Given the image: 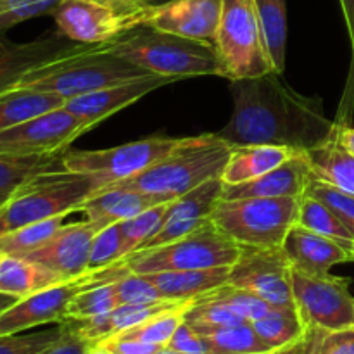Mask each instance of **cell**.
Returning a JSON list of instances; mask_svg holds the SVG:
<instances>
[{"label": "cell", "mask_w": 354, "mask_h": 354, "mask_svg": "<svg viewBox=\"0 0 354 354\" xmlns=\"http://www.w3.org/2000/svg\"><path fill=\"white\" fill-rule=\"evenodd\" d=\"M234 113L218 137L237 145H282L306 152L337 137L339 124L324 113L318 97L297 93L270 71L256 78L234 80Z\"/></svg>", "instance_id": "1"}, {"label": "cell", "mask_w": 354, "mask_h": 354, "mask_svg": "<svg viewBox=\"0 0 354 354\" xmlns=\"http://www.w3.org/2000/svg\"><path fill=\"white\" fill-rule=\"evenodd\" d=\"M106 47L131 64L175 82L192 76L227 78L214 44L178 37L151 26L131 28L106 44Z\"/></svg>", "instance_id": "2"}, {"label": "cell", "mask_w": 354, "mask_h": 354, "mask_svg": "<svg viewBox=\"0 0 354 354\" xmlns=\"http://www.w3.org/2000/svg\"><path fill=\"white\" fill-rule=\"evenodd\" d=\"M230 152L232 145L216 133L183 137L182 144L156 165L102 189H133L175 201L207 180L221 178Z\"/></svg>", "instance_id": "3"}, {"label": "cell", "mask_w": 354, "mask_h": 354, "mask_svg": "<svg viewBox=\"0 0 354 354\" xmlns=\"http://www.w3.org/2000/svg\"><path fill=\"white\" fill-rule=\"evenodd\" d=\"M149 75L152 73L111 52L106 44L88 45L83 50L33 69L16 88L40 90L68 100Z\"/></svg>", "instance_id": "4"}, {"label": "cell", "mask_w": 354, "mask_h": 354, "mask_svg": "<svg viewBox=\"0 0 354 354\" xmlns=\"http://www.w3.org/2000/svg\"><path fill=\"white\" fill-rule=\"evenodd\" d=\"M301 197L221 199L211 214L218 230L242 248H282L297 223Z\"/></svg>", "instance_id": "5"}, {"label": "cell", "mask_w": 354, "mask_h": 354, "mask_svg": "<svg viewBox=\"0 0 354 354\" xmlns=\"http://www.w3.org/2000/svg\"><path fill=\"white\" fill-rule=\"evenodd\" d=\"M242 254V245L204 221L190 234L151 249H140L121 261L133 273L175 272V270H209L234 266Z\"/></svg>", "instance_id": "6"}, {"label": "cell", "mask_w": 354, "mask_h": 354, "mask_svg": "<svg viewBox=\"0 0 354 354\" xmlns=\"http://www.w3.org/2000/svg\"><path fill=\"white\" fill-rule=\"evenodd\" d=\"M99 189L100 182L93 176L66 169L37 176L6 204L7 228L16 230L35 221L68 216Z\"/></svg>", "instance_id": "7"}, {"label": "cell", "mask_w": 354, "mask_h": 354, "mask_svg": "<svg viewBox=\"0 0 354 354\" xmlns=\"http://www.w3.org/2000/svg\"><path fill=\"white\" fill-rule=\"evenodd\" d=\"M214 47L230 82L273 71L254 0H223Z\"/></svg>", "instance_id": "8"}, {"label": "cell", "mask_w": 354, "mask_h": 354, "mask_svg": "<svg viewBox=\"0 0 354 354\" xmlns=\"http://www.w3.org/2000/svg\"><path fill=\"white\" fill-rule=\"evenodd\" d=\"M128 272L130 270L124 266V263L118 261L116 265L107 266V268L88 270L76 279L66 280L57 286L21 297L9 310L0 315V335L21 334L40 325H59L66 318V311L71 301L82 290L97 283L116 282Z\"/></svg>", "instance_id": "9"}, {"label": "cell", "mask_w": 354, "mask_h": 354, "mask_svg": "<svg viewBox=\"0 0 354 354\" xmlns=\"http://www.w3.org/2000/svg\"><path fill=\"white\" fill-rule=\"evenodd\" d=\"M183 138L151 137L97 151H66L62 154L66 171L90 175L100 182V189L109 183L138 175L159 159L175 151Z\"/></svg>", "instance_id": "10"}, {"label": "cell", "mask_w": 354, "mask_h": 354, "mask_svg": "<svg viewBox=\"0 0 354 354\" xmlns=\"http://www.w3.org/2000/svg\"><path fill=\"white\" fill-rule=\"evenodd\" d=\"M351 279L334 275H306L292 270V297L297 313L308 328L344 330L354 328Z\"/></svg>", "instance_id": "11"}, {"label": "cell", "mask_w": 354, "mask_h": 354, "mask_svg": "<svg viewBox=\"0 0 354 354\" xmlns=\"http://www.w3.org/2000/svg\"><path fill=\"white\" fill-rule=\"evenodd\" d=\"M228 283L256 294L272 308H296L292 266L282 248H242Z\"/></svg>", "instance_id": "12"}, {"label": "cell", "mask_w": 354, "mask_h": 354, "mask_svg": "<svg viewBox=\"0 0 354 354\" xmlns=\"http://www.w3.org/2000/svg\"><path fill=\"white\" fill-rule=\"evenodd\" d=\"M86 131L82 121L62 106L0 131V154H64L69 145Z\"/></svg>", "instance_id": "13"}, {"label": "cell", "mask_w": 354, "mask_h": 354, "mask_svg": "<svg viewBox=\"0 0 354 354\" xmlns=\"http://www.w3.org/2000/svg\"><path fill=\"white\" fill-rule=\"evenodd\" d=\"M223 0H166L147 6L138 16L140 26L214 44Z\"/></svg>", "instance_id": "14"}, {"label": "cell", "mask_w": 354, "mask_h": 354, "mask_svg": "<svg viewBox=\"0 0 354 354\" xmlns=\"http://www.w3.org/2000/svg\"><path fill=\"white\" fill-rule=\"evenodd\" d=\"M52 16L59 33L83 45L109 44L135 28L133 21L95 0H61Z\"/></svg>", "instance_id": "15"}, {"label": "cell", "mask_w": 354, "mask_h": 354, "mask_svg": "<svg viewBox=\"0 0 354 354\" xmlns=\"http://www.w3.org/2000/svg\"><path fill=\"white\" fill-rule=\"evenodd\" d=\"M99 230L102 228L90 220L62 225L44 245L23 258L45 266L64 280L76 279L88 272L90 249Z\"/></svg>", "instance_id": "16"}, {"label": "cell", "mask_w": 354, "mask_h": 354, "mask_svg": "<svg viewBox=\"0 0 354 354\" xmlns=\"http://www.w3.org/2000/svg\"><path fill=\"white\" fill-rule=\"evenodd\" d=\"M88 45L76 44L64 35H48L31 41L7 40L0 37V93L16 88L17 83L30 71L83 50Z\"/></svg>", "instance_id": "17"}, {"label": "cell", "mask_w": 354, "mask_h": 354, "mask_svg": "<svg viewBox=\"0 0 354 354\" xmlns=\"http://www.w3.org/2000/svg\"><path fill=\"white\" fill-rule=\"evenodd\" d=\"M171 82H175V80L161 75L142 76V78L128 80V82L118 83V85L73 97V99L66 100L64 107L82 121L86 130H92L93 127L106 121L118 111L131 106L147 93L154 92V90L161 88Z\"/></svg>", "instance_id": "18"}, {"label": "cell", "mask_w": 354, "mask_h": 354, "mask_svg": "<svg viewBox=\"0 0 354 354\" xmlns=\"http://www.w3.org/2000/svg\"><path fill=\"white\" fill-rule=\"evenodd\" d=\"M221 192H223V180L211 178L190 192L176 197L169 203L162 227L142 249L168 244L196 230L204 221L209 220L216 204L221 201Z\"/></svg>", "instance_id": "19"}, {"label": "cell", "mask_w": 354, "mask_h": 354, "mask_svg": "<svg viewBox=\"0 0 354 354\" xmlns=\"http://www.w3.org/2000/svg\"><path fill=\"white\" fill-rule=\"evenodd\" d=\"M283 254L289 259L292 270L306 275H328L332 266L354 261L351 251L341 242L294 225L282 242Z\"/></svg>", "instance_id": "20"}, {"label": "cell", "mask_w": 354, "mask_h": 354, "mask_svg": "<svg viewBox=\"0 0 354 354\" xmlns=\"http://www.w3.org/2000/svg\"><path fill=\"white\" fill-rule=\"evenodd\" d=\"M313 171L304 152H296L279 168L249 182L225 185L221 199H249V197H303Z\"/></svg>", "instance_id": "21"}, {"label": "cell", "mask_w": 354, "mask_h": 354, "mask_svg": "<svg viewBox=\"0 0 354 354\" xmlns=\"http://www.w3.org/2000/svg\"><path fill=\"white\" fill-rule=\"evenodd\" d=\"M171 203L166 197L158 194L142 192L133 189H100L88 197L80 206L86 220L93 221L100 228L107 225L120 223V221L133 218L144 213L145 209L158 206V204Z\"/></svg>", "instance_id": "22"}, {"label": "cell", "mask_w": 354, "mask_h": 354, "mask_svg": "<svg viewBox=\"0 0 354 354\" xmlns=\"http://www.w3.org/2000/svg\"><path fill=\"white\" fill-rule=\"evenodd\" d=\"M297 151L282 145H237L232 147L221 180L225 185L249 182L289 161Z\"/></svg>", "instance_id": "23"}, {"label": "cell", "mask_w": 354, "mask_h": 354, "mask_svg": "<svg viewBox=\"0 0 354 354\" xmlns=\"http://www.w3.org/2000/svg\"><path fill=\"white\" fill-rule=\"evenodd\" d=\"M232 266L209 270H175V272L142 273L159 289L166 299L190 301L201 294L225 286L230 277Z\"/></svg>", "instance_id": "24"}, {"label": "cell", "mask_w": 354, "mask_h": 354, "mask_svg": "<svg viewBox=\"0 0 354 354\" xmlns=\"http://www.w3.org/2000/svg\"><path fill=\"white\" fill-rule=\"evenodd\" d=\"M61 282L66 280L57 273L23 256L2 254L0 259V292L3 294L21 299Z\"/></svg>", "instance_id": "25"}, {"label": "cell", "mask_w": 354, "mask_h": 354, "mask_svg": "<svg viewBox=\"0 0 354 354\" xmlns=\"http://www.w3.org/2000/svg\"><path fill=\"white\" fill-rule=\"evenodd\" d=\"M62 154L9 156L0 154V207L6 206L30 180L52 171H64Z\"/></svg>", "instance_id": "26"}, {"label": "cell", "mask_w": 354, "mask_h": 354, "mask_svg": "<svg viewBox=\"0 0 354 354\" xmlns=\"http://www.w3.org/2000/svg\"><path fill=\"white\" fill-rule=\"evenodd\" d=\"M304 154L313 176L354 196V152L346 149L337 137Z\"/></svg>", "instance_id": "27"}, {"label": "cell", "mask_w": 354, "mask_h": 354, "mask_svg": "<svg viewBox=\"0 0 354 354\" xmlns=\"http://www.w3.org/2000/svg\"><path fill=\"white\" fill-rule=\"evenodd\" d=\"M66 99L55 93L40 92L33 88H12L0 93V131L9 130L23 121L59 109Z\"/></svg>", "instance_id": "28"}, {"label": "cell", "mask_w": 354, "mask_h": 354, "mask_svg": "<svg viewBox=\"0 0 354 354\" xmlns=\"http://www.w3.org/2000/svg\"><path fill=\"white\" fill-rule=\"evenodd\" d=\"M254 9L273 71L282 75L287 50L286 0H254Z\"/></svg>", "instance_id": "29"}, {"label": "cell", "mask_w": 354, "mask_h": 354, "mask_svg": "<svg viewBox=\"0 0 354 354\" xmlns=\"http://www.w3.org/2000/svg\"><path fill=\"white\" fill-rule=\"evenodd\" d=\"M251 324L259 339L273 351L292 344L308 330L296 308H270L261 318Z\"/></svg>", "instance_id": "30"}, {"label": "cell", "mask_w": 354, "mask_h": 354, "mask_svg": "<svg viewBox=\"0 0 354 354\" xmlns=\"http://www.w3.org/2000/svg\"><path fill=\"white\" fill-rule=\"evenodd\" d=\"M201 335L206 339L209 354H259L273 351L259 339L251 322L218 327L203 332Z\"/></svg>", "instance_id": "31"}, {"label": "cell", "mask_w": 354, "mask_h": 354, "mask_svg": "<svg viewBox=\"0 0 354 354\" xmlns=\"http://www.w3.org/2000/svg\"><path fill=\"white\" fill-rule=\"evenodd\" d=\"M297 223L301 227L308 228V230L317 232V234L341 242L342 245H346L351 251V244L354 241L351 232L346 228V225L339 220L337 214L327 204L308 196V194L301 197Z\"/></svg>", "instance_id": "32"}, {"label": "cell", "mask_w": 354, "mask_h": 354, "mask_svg": "<svg viewBox=\"0 0 354 354\" xmlns=\"http://www.w3.org/2000/svg\"><path fill=\"white\" fill-rule=\"evenodd\" d=\"M66 216L48 218V220L35 221L24 227L9 230L0 237V254L10 256H26L44 245L59 228Z\"/></svg>", "instance_id": "33"}, {"label": "cell", "mask_w": 354, "mask_h": 354, "mask_svg": "<svg viewBox=\"0 0 354 354\" xmlns=\"http://www.w3.org/2000/svg\"><path fill=\"white\" fill-rule=\"evenodd\" d=\"M168 206L169 203L158 204V206L145 209L144 213L137 214V216L120 221L121 254H123V258L144 248L158 234L159 228L165 223Z\"/></svg>", "instance_id": "34"}, {"label": "cell", "mask_w": 354, "mask_h": 354, "mask_svg": "<svg viewBox=\"0 0 354 354\" xmlns=\"http://www.w3.org/2000/svg\"><path fill=\"white\" fill-rule=\"evenodd\" d=\"M192 303V301H190ZM190 303L183 304V306L173 308V310L165 311V313H159L156 317L149 318V320L142 322V324L135 325V327L127 328V330L120 332V337L127 339H137V341L151 342V344L158 346H168L171 341L173 334L176 332V328L182 325L183 315L185 310L190 306Z\"/></svg>", "instance_id": "35"}, {"label": "cell", "mask_w": 354, "mask_h": 354, "mask_svg": "<svg viewBox=\"0 0 354 354\" xmlns=\"http://www.w3.org/2000/svg\"><path fill=\"white\" fill-rule=\"evenodd\" d=\"M118 306H120V301H118L114 282L97 283V286L82 290L71 301L64 320H85V318L100 317V315L109 313Z\"/></svg>", "instance_id": "36"}, {"label": "cell", "mask_w": 354, "mask_h": 354, "mask_svg": "<svg viewBox=\"0 0 354 354\" xmlns=\"http://www.w3.org/2000/svg\"><path fill=\"white\" fill-rule=\"evenodd\" d=\"M199 297L225 304V306L230 308L232 311H235V313L245 322L258 320V318H261L263 315L272 308L266 301H263L261 297H258L256 294L249 292V290L245 289H239V287L235 286H230L228 282L225 283V286H220L216 287V289L209 290V292L201 294Z\"/></svg>", "instance_id": "37"}, {"label": "cell", "mask_w": 354, "mask_h": 354, "mask_svg": "<svg viewBox=\"0 0 354 354\" xmlns=\"http://www.w3.org/2000/svg\"><path fill=\"white\" fill-rule=\"evenodd\" d=\"M304 194H308V196L315 197V199L327 204V206L337 214L339 220L346 225V228L351 232L354 237V196L353 194L344 192V190L337 189V187L317 178V176H311L310 183H308L306 187V192Z\"/></svg>", "instance_id": "38"}, {"label": "cell", "mask_w": 354, "mask_h": 354, "mask_svg": "<svg viewBox=\"0 0 354 354\" xmlns=\"http://www.w3.org/2000/svg\"><path fill=\"white\" fill-rule=\"evenodd\" d=\"M61 0H0V37L16 24L54 14Z\"/></svg>", "instance_id": "39"}, {"label": "cell", "mask_w": 354, "mask_h": 354, "mask_svg": "<svg viewBox=\"0 0 354 354\" xmlns=\"http://www.w3.org/2000/svg\"><path fill=\"white\" fill-rule=\"evenodd\" d=\"M120 304H149L166 301L158 287L142 273L128 272L114 282Z\"/></svg>", "instance_id": "40"}, {"label": "cell", "mask_w": 354, "mask_h": 354, "mask_svg": "<svg viewBox=\"0 0 354 354\" xmlns=\"http://www.w3.org/2000/svg\"><path fill=\"white\" fill-rule=\"evenodd\" d=\"M123 259L121 254L120 223H113L97 232L90 249L88 270H102Z\"/></svg>", "instance_id": "41"}, {"label": "cell", "mask_w": 354, "mask_h": 354, "mask_svg": "<svg viewBox=\"0 0 354 354\" xmlns=\"http://www.w3.org/2000/svg\"><path fill=\"white\" fill-rule=\"evenodd\" d=\"M62 327L47 328L33 334H7L0 335V354H37L61 339Z\"/></svg>", "instance_id": "42"}, {"label": "cell", "mask_w": 354, "mask_h": 354, "mask_svg": "<svg viewBox=\"0 0 354 354\" xmlns=\"http://www.w3.org/2000/svg\"><path fill=\"white\" fill-rule=\"evenodd\" d=\"M339 2H341L342 16H344V23L349 35V44H351V66H349L348 83H346L341 104H339L335 123L339 127H349V121H351L354 111V0H339Z\"/></svg>", "instance_id": "43"}, {"label": "cell", "mask_w": 354, "mask_h": 354, "mask_svg": "<svg viewBox=\"0 0 354 354\" xmlns=\"http://www.w3.org/2000/svg\"><path fill=\"white\" fill-rule=\"evenodd\" d=\"M313 354H354V328L318 330Z\"/></svg>", "instance_id": "44"}, {"label": "cell", "mask_w": 354, "mask_h": 354, "mask_svg": "<svg viewBox=\"0 0 354 354\" xmlns=\"http://www.w3.org/2000/svg\"><path fill=\"white\" fill-rule=\"evenodd\" d=\"M95 348L107 354H156L165 346L151 344V342L137 341V339L120 337V335H111V337L100 341Z\"/></svg>", "instance_id": "45"}, {"label": "cell", "mask_w": 354, "mask_h": 354, "mask_svg": "<svg viewBox=\"0 0 354 354\" xmlns=\"http://www.w3.org/2000/svg\"><path fill=\"white\" fill-rule=\"evenodd\" d=\"M168 346L183 354H209L206 339L196 328L190 327L185 320L176 328V332L173 334Z\"/></svg>", "instance_id": "46"}, {"label": "cell", "mask_w": 354, "mask_h": 354, "mask_svg": "<svg viewBox=\"0 0 354 354\" xmlns=\"http://www.w3.org/2000/svg\"><path fill=\"white\" fill-rule=\"evenodd\" d=\"M62 330H64V334L61 335L59 341H55L54 344H50L44 351L37 354H88L92 349H95V346L86 341V339H83L82 335L68 330L66 327H62Z\"/></svg>", "instance_id": "47"}, {"label": "cell", "mask_w": 354, "mask_h": 354, "mask_svg": "<svg viewBox=\"0 0 354 354\" xmlns=\"http://www.w3.org/2000/svg\"><path fill=\"white\" fill-rule=\"evenodd\" d=\"M95 2L109 7L111 10H114V12L120 14V16L131 19L135 28L140 26L138 16H140L142 10L149 6V0H95Z\"/></svg>", "instance_id": "48"}, {"label": "cell", "mask_w": 354, "mask_h": 354, "mask_svg": "<svg viewBox=\"0 0 354 354\" xmlns=\"http://www.w3.org/2000/svg\"><path fill=\"white\" fill-rule=\"evenodd\" d=\"M318 337V328H308L306 334L301 339H297L292 344L286 346V348H280L272 354H313L315 344H317Z\"/></svg>", "instance_id": "49"}, {"label": "cell", "mask_w": 354, "mask_h": 354, "mask_svg": "<svg viewBox=\"0 0 354 354\" xmlns=\"http://www.w3.org/2000/svg\"><path fill=\"white\" fill-rule=\"evenodd\" d=\"M337 140L344 145L346 149L354 152V128L353 127H341L337 133Z\"/></svg>", "instance_id": "50"}, {"label": "cell", "mask_w": 354, "mask_h": 354, "mask_svg": "<svg viewBox=\"0 0 354 354\" xmlns=\"http://www.w3.org/2000/svg\"><path fill=\"white\" fill-rule=\"evenodd\" d=\"M17 301H19V297L10 296V294H3V292H0V315H2L3 311L9 310V308L12 306L14 303H17Z\"/></svg>", "instance_id": "51"}, {"label": "cell", "mask_w": 354, "mask_h": 354, "mask_svg": "<svg viewBox=\"0 0 354 354\" xmlns=\"http://www.w3.org/2000/svg\"><path fill=\"white\" fill-rule=\"evenodd\" d=\"M9 232V228H7V221H6V206L0 207V237H2L3 234H7Z\"/></svg>", "instance_id": "52"}, {"label": "cell", "mask_w": 354, "mask_h": 354, "mask_svg": "<svg viewBox=\"0 0 354 354\" xmlns=\"http://www.w3.org/2000/svg\"><path fill=\"white\" fill-rule=\"evenodd\" d=\"M156 354H183V353L176 351V349L169 348V346H165V348H161V349H159V351L156 353Z\"/></svg>", "instance_id": "53"}, {"label": "cell", "mask_w": 354, "mask_h": 354, "mask_svg": "<svg viewBox=\"0 0 354 354\" xmlns=\"http://www.w3.org/2000/svg\"><path fill=\"white\" fill-rule=\"evenodd\" d=\"M166 2V0H149V6H158V3Z\"/></svg>", "instance_id": "54"}, {"label": "cell", "mask_w": 354, "mask_h": 354, "mask_svg": "<svg viewBox=\"0 0 354 354\" xmlns=\"http://www.w3.org/2000/svg\"><path fill=\"white\" fill-rule=\"evenodd\" d=\"M88 354H107V353H104V351H100V349H92V351H90Z\"/></svg>", "instance_id": "55"}, {"label": "cell", "mask_w": 354, "mask_h": 354, "mask_svg": "<svg viewBox=\"0 0 354 354\" xmlns=\"http://www.w3.org/2000/svg\"><path fill=\"white\" fill-rule=\"evenodd\" d=\"M351 254H353V259H354V241H353V244H351Z\"/></svg>", "instance_id": "56"}, {"label": "cell", "mask_w": 354, "mask_h": 354, "mask_svg": "<svg viewBox=\"0 0 354 354\" xmlns=\"http://www.w3.org/2000/svg\"><path fill=\"white\" fill-rule=\"evenodd\" d=\"M273 353V351H272ZM272 353H259V354H272Z\"/></svg>", "instance_id": "57"}, {"label": "cell", "mask_w": 354, "mask_h": 354, "mask_svg": "<svg viewBox=\"0 0 354 354\" xmlns=\"http://www.w3.org/2000/svg\"><path fill=\"white\" fill-rule=\"evenodd\" d=\"M0 259H2V254H0Z\"/></svg>", "instance_id": "58"}]
</instances>
